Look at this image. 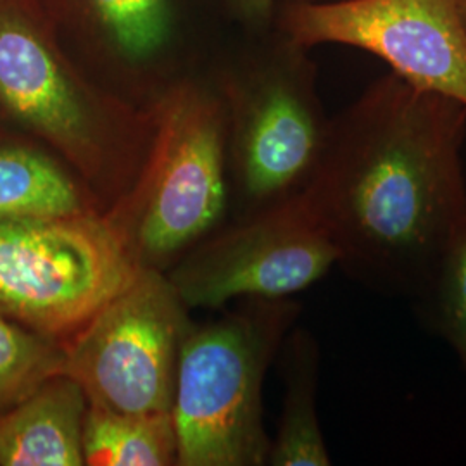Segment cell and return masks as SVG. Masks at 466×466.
<instances>
[{
    "label": "cell",
    "instance_id": "cell-19",
    "mask_svg": "<svg viewBox=\"0 0 466 466\" xmlns=\"http://www.w3.org/2000/svg\"><path fill=\"white\" fill-rule=\"evenodd\" d=\"M283 4H292V2H317V0H282Z\"/></svg>",
    "mask_w": 466,
    "mask_h": 466
},
{
    "label": "cell",
    "instance_id": "cell-1",
    "mask_svg": "<svg viewBox=\"0 0 466 466\" xmlns=\"http://www.w3.org/2000/svg\"><path fill=\"white\" fill-rule=\"evenodd\" d=\"M466 107L387 73L330 119L300 194L337 267L383 296L417 299L466 217Z\"/></svg>",
    "mask_w": 466,
    "mask_h": 466
},
{
    "label": "cell",
    "instance_id": "cell-15",
    "mask_svg": "<svg viewBox=\"0 0 466 466\" xmlns=\"http://www.w3.org/2000/svg\"><path fill=\"white\" fill-rule=\"evenodd\" d=\"M65 344L0 313V411L65 373Z\"/></svg>",
    "mask_w": 466,
    "mask_h": 466
},
{
    "label": "cell",
    "instance_id": "cell-11",
    "mask_svg": "<svg viewBox=\"0 0 466 466\" xmlns=\"http://www.w3.org/2000/svg\"><path fill=\"white\" fill-rule=\"evenodd\" d=\"M84 389L59 373L0 411V466H85Z\"/></svg>",
    "mask_w": 466,
    "mask_h": 466
},
{
    "label": "cell",
    "instance_id": "cell-12",
    "mask_svg": "<svg viewBox=\"0 0 466 466\" xmlns=\"http://www.w3.org/2000/svg\"><path fill=\"white\" fill-rule=\"evenodd\" d=\"M88 185L46 146L0 128V219H59L104 213Z\"/></svg>",
    "mask_w": 466,
    "mask_h": 466
},
{
    "label": "cell",
    "instance_id": "cell-2",
    "mask_svg": "<svg viewBox=\"0 0 466 466\" xmlns=\"http://www.w3.org/2000/svg\"><path fill=\"white\" fill-rule=\"evenodd\" d=\"M0 128L59 156L107 211L137 180L154 119L71 57L36 0H0Z\"/></svg>",
    "mask_w": 466,
    "mask_h": 466
},
{
    "label": "cell",
    "instance_id": "cell-16",
    "mask_svg": "<svg viewBox=\"0 0 466 466\" xmlns=\"http://www.w3.org/2000/svg\"><path fill=\"white\" fill-rule=\"evenodd\" d=\"M415 300L425 321L466 370V217L452 233L432 280Z\"/></svg>",
    "mask_w": 466,
    "mask_h": 466
},
{
    "label": "cell",
    "instance_id": "cell-8",
    "mask_svg": "<svg viewBox=\"0 0 466 466\" xmlns=\"http://www.w3.org/2000/svg\"><path fill=\"white\" fill-rule=\"evenodd\" d=\"M337 267V252L302 196L228 219L167 271L188 309L292 298Z\"/></svg>",
    "mask_w": 466,
    "mask_h": 466
},
{
    "label": "cell",
    "instance_id": "cell-13",
    "mask_svg": "<svg viewBox=\"0 0 466 466\" xmlns=\"http://www.w3.org/2000/svg\"><path fill=\"white\" fill-rule=\"evenodd\" d=\"M283 400L268 465L329 466L330 452L318 420L319 348L313 333L292 329L283 340Z\"/></svg>",
    "mask_w": 466,
    "mask_h": 466
},
{
    "label": "cell",
    "instance_id": "cell-17",
    "mask_svg": "<svg viewBox=\"0 0 466 466\" xmlns=\"http://www.w3.org/2000/svg\"><path fill=\"white\" fill-rule=\"evenodd\" d=\"M233 15L256 28H265L275 15V0H227Z\"/></svg>",
    "mask_w": 466,
    "mask_h": 466
},
{
    "label": "cell",
    "instance_id": "cell-14",
    "mask_svg": "<svg viewBox=\"0 0 466 466\" xmlns=\"http://www.w3.org/2000/svg\"><path fill=\"white\" fill-rule=\"evenodd\" d=\"M85 466H177L171 415H127L90 406L84 423Z\"/></svg>",
    "mask_w": 466,
    "mask_h": 466
},
{
    "label": "cell",
    "instance_id": "cell-5",
    "mask_svg": "<svg viewBox=\"0 0 466 466\" xmlns=\"http://www.w3.org/2000/svg\"><path fill=\"white\" fill-rule=\"evenodd\" d=\"M308 52L279 32L213 78L227 116L230 219L298 198L317 171L330 117Z\"/></svg>",
    "mask_w": 466,
    "mask_h": 466
},
{
    "label": "cell",
    "instance_id": "cell-4",
    "mask_svg": "<svg viewBox=\"0 0 466 466\" xmlns=\"http://www.w3.org/2000/svg\"><path fill=\"white\" fill-rule=\"evenodd\" d=\"M299 313L292 298L242 299L217 319L192 325L171 406L177 466L268 465L263 385Z\"/></svg>",
    "mask_w": 466,
    "mask_h": 466
},
{
    "label": "cell",
    "instance_id": "cell-18",
    "mask_svg": "<svg viewBox=\"0 0 466 466\" xmlns=\"http://www.w3.org/2000/svg\"><path fill=\"white\" fill-rule=\"evenodd\" d=\"M460 5H461V15H463V19H465L466 25V0H460Z\"/></svg>",
    "mask_w": 466,
    "mask_h": 466
},
{
    "label": "cell",
    "instance_id": "cell-6",
    "mask_svg": "<svg viewBox=\"0 0 466 466\" xmlns=\"http://www.w3.org/2000/svg\"><path fill=\"white\" fill-rule=\"evenodd\" d=\"M138 269L106 211L0 219V313L63 344Z\"/></svg>",
    "mask_w": 466,
    "mask_h": 466
},
{
    "label": "cell",
    "instance_id": "cell-3",
    "mask_svg": "<svg viewBox=\"0 0 466 466\" xmlns=\"http://www.w3.org/2000/svg\"><path fill=\"white\" fill-rule=\"evenodd\" d=\"M147 106L149 152L106 215L138 268L167 273L230 219L227 116L217 85L194 75H177Z\"/></svg>",
    "mask_w": 466,
    "mask_h": 466
},
{
    "label": "cell",
    "instance_id": "cell-10",
    "mask_svg": "<svg viewBox=\"0 0 466 466\" xmlns=\"http://www.w3.org/2000/svg\"><path fill=\"white\" fill-rule=\"evenodd\" d=\"M71 57L99 84L147 106L175 76V0H36Z\"/></svg>",
    "mask_w": 466,
    "mask_h": 466
},
{
    "label": "cell",
    "instance_id": "cell-9",
    "mask_svg": "<svg viewBox=\"0 0 466 466\" xmlns=\"http://www.w3.org/2000/svg\"><path fill=\"white\" fill-rule=\"evenodd\" d=\"M279 32L302 47L365 50L420 90L466 107V25L460 0H337L283 4Z\"/></svg>",
    "mask_w": 466,
    "mask_h": 466
},
{
    "label": "cell",
    "instance_id": "cell-7",
    "mask_svg": "<svg viewBox=\"0 0 466 466\" xmlns=\"http://www.w3.org/2000/svg\"><path fill=\"white\" fill-rule=\"evenodd\" d=\"M165 271L142 268L65 344V373L90 406L127 415H171L178 358L192 329Z\"/></svg>",
    "mask_w": 466,
    "mask_h": 466
}]
</instances>
